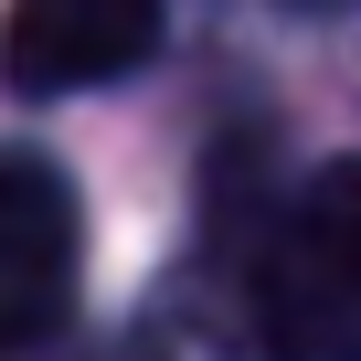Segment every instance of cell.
<instances>
[{
	"instance_id": "cell-1",
	"label": "cell",
	"mask_w": 361,
	"mask_h": 361,
	"mask_svg": "<svg viewBox=\"0 0 361 361\" xmlns=\"http://www.w3.org/2000/svg\"><path fill=\"white\" fill-rule=\"evenodd\" d=\"M245 329L266 361H361V159L308 170L245 255Z\"/></svg>"
},
{
	"instance_id": "cell-2",
	"label": "cell",
	"mask_w": 361,
	"mask_h": 361,
	"mask_svg": "<svg viewBox=\"0 0 361 361\" xmlns=\"http://www.w3.org/2000/svg\"><path fill=\"white\" fill-rule=\"evenodd\" d=\"M85 266V213L75 180L43 149H0V361H22L64 329Z\"/></svg>"
},
{
	"instance_id": "cell-3",
	"label": "cell",
	"mask_w": 361,
	"mask_h": 361,
	"mask_svg": "<svg viewBox=\"0 0 361 361\" xmlns=\"http://www.w3.org/2000/svg\"><path fill=\"white\" fill-rule=\"evenodd\" d=\"M159 54V0H11L0 11V85L22 106L117 85Z\"/></svg>"
},
{
	"instance_id": "cell-4",
	"label": "cell",
	"mask_w": 361,
	"mask_h": 361,
	"mask_svg": "<svg viewBox=\"0 0 361 361\" xmlns=\"http://www.w3.org/2000/svg\"><path fill=\"white\" fill-rule=\"evenodd\" d=\"M287 11H350V0H287Z\"/></svg>"
}]
</instances>
